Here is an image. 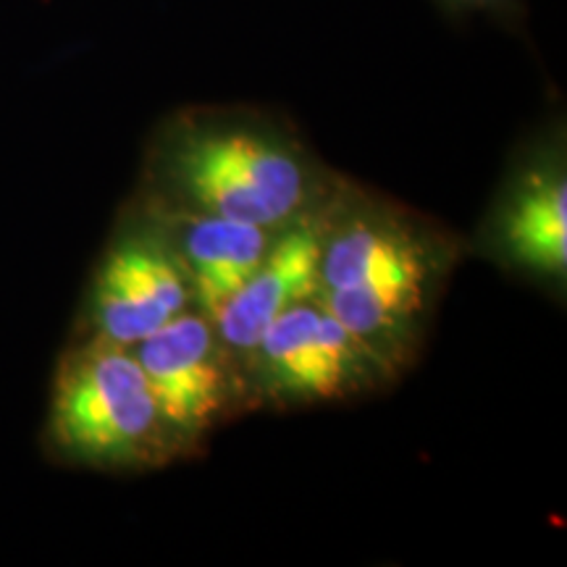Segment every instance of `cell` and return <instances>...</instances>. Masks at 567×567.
I'll list each match as a JSON object with an SVG mask.
<instances>
[{"label":"cell","instance_id":"30bf717a","mask_svg":"<svg viewBox=\"0 0 567 567\" xmlns=\"http://www.w3.org/2000/svg\"><path fill=\"white\" fill-rule=\"evenodd\" d=\"M455 3H465V6H486V3H499V0H455Z\"/></svg>","mask_w":567,"mask_h":567},{"label":"cell","instance_id":"7a4b0ae2","mask_svg":"<svg viewBox=\"0 0 567 567\" xmlns=\"http://www.w3.org/2000/svg\"><path fill=\"white\" fill-rule=\"evenodd\" d=\"M166 172L182 208L266 229L300 216L313 187L308 163L292 145L247 126H197L179 134Z\"/></svg>","mask_w":567,"mask_h":567},{"label":"cell","instance_id":"8992f818","mask_svg":"<svg viewBox=\"0 0 567 567\" xmlns=\"http://www.w3.org/2000/svg\"><path fill=\"white\" fill-rule=\"evenodd\" d=\"M321 245L323 231L316 224H300L274 237L260 266L210 321L231 352L252 354L276 316L318 292Z\"/></svg>","mask_w":567,"mask_h":567},{"label":"cell","instance_id":"52a82bcc","mask_svg":"<svg viewBox=\"0 0 567 567\" xmlns=\"http://www.w3.org/2000/svg\"><path fill=\"white\" fill-rule=\"evenodd\" d=\"M436 260L421 234L389 216H354L323 231L318 289L431 284Z\"/></svg>","mask_w":567,"mask_h":567},{"label":"cell","instance_id":"6da1fadb","mask_svg":"<svg viewBox=\"0 0 567 567\" xmlns=\"http://www.w3.org/2000/svg\"><path fill=\"white\" fill-rule=\"evenodd\" d=\"M48 436L71 463L92 467L151 465L179 444L130 347L97 337L63 360Z\"/></svg>","mask_w":567,"mask_h":567},{"label":"cell","instance_id":"5b68a950","mask_svg":"<svg viewBox=\"0 0 567 567\" xmlns=\"http://www.w3.org/2000/svg\"><path fill=\"white\" fill-rule=\"evenodd\" d=\"M176 439H197L229 402L231 384L210 318L182 313L130 347Z\"/></svg>","mask_w":567,"mask_h":567},{"label":"cell","instance_id":"9c48e42d","mask_svg":"<svg viewBox=\"0 0 567 567\" xmlns=\"http://www.w3.org/2000/svg\"><path fill=\"white\" fill-rule=\"evenodd\" d=\"M502 245L517 266L563 279L567 268V184L555 166L517 187L499 224Z\"/></svg>","mask_w":567,"mask_h":567},{"label":"cell","instance_id":"3957f363","mask_svg":"<svg viewBox=\"0 0 567 567\" xmlns=\"http://www.w3.org/2000/svg\"><path fill=\"white\" fill-rule=\"evenodd\" d=\"M252 358L268 392L297 402L342 396L360 386L373 365L365 347L316 295L276 316L255 344Z\"/></svg>","mask_w":567,"mask_h":567},{"label":"cell","instance_id":"277c9868","mask_svg":"<svg viewBox=\"0 0 567 567\" xmlns=\"http://www.w3.org/2000/svg\"><path fill=\"white\" fill-rule=\"evenodd\" d=\"M193 300L187 271L172 243L153 234H130L105 255L92 289V323L97 339L134 347Z\"/></svg>","mask_w":567,"mask_h":567},{"label":"cell","instance_id":"ba28073f","mask_svg":"<svg viewBox=\"0 0 567 567\" xmlns=\"http://www.w3.org/2000/svg\"><path fill=\"white\" fill-rule=\"evenodd\" d=\"M174 252L205 318L237 295L274 243V229L182 208L172 216Z\"/></svg>","mask_w":567,"mask_h":567}]
</instances>
